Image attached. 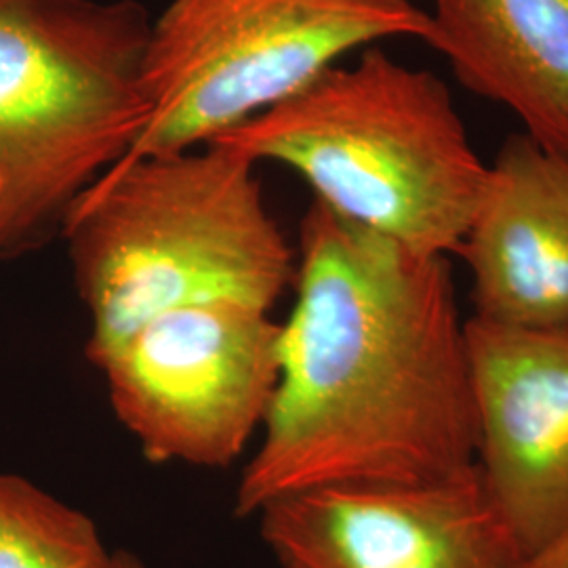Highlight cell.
I'll use <instances>...</instances> for the list:
<instances>
[{
  "mask_svg": "<svg viewBox=\"0 0 568 568\" xmlns=\"http://www.w3.org/2000/svg\"><path fill=\"white\" fill-rule=\"evenodd\" d=\"M293 286L239 516L314 488L424 485L476 466L466 321L447 257L312 201Z\"/></svg>",
  "mask_w": 568,
  "mask_h": 568,
  "instance_id": "1",
  "label": "cell"
},
{
  "mask_svg": "<svg viewBox=\"0 0 568 568\" xmlns=\"http://www.w3.org/2000/svg\"><path fill=\"white\" fill-rule=\"evenodd\" d=\"M255 166L222 143L142 156L110 166L70 204L60 227L93 365L169 310L272 312L295 278V253Z\"/></svg>",
  "mask_w": 568,
  "mask_h": 568,
  "instance_id": "2",
  "label": "cell"
},
{
  "mask_svg": "<svg viewBox=\"0 0 568 568\" xmlns=\"http://www.w3.org/2000/svg\"><path fill=\"white\" fill-rule=\"evenodd\" d=\"M213 143L284 164L345 222L438 257L459 253L488 175L447 84L377 44Z\"/></svg>",
  "mask_w": 568,
  "mask_h": 568,
  "instance_id": "3",
  "label": "cell"
},
{
  "mask_svg": "<svg viewBox=\"0 0 568 568\" xmlns=\"http://www.w3.org/2000/svg\"><path fill=\"white\" fill-rule=\"evenodd\" d=\"M138 0H0V257L39 244L142 135Z\"/></svg>",
  "mask_w": 568,
  "mask_h": 568,
  "instance_id": "4",
  "label": "cell"
},
{
  "mask_svg": "<svg viewBox=\"0 0 568 568\" xmlns=\"http://www.w3.org/2000/svg\"><path fill=\"white\" fill-rule=\"evenodd\" d=\"M400 37L434 42L413 0H171L143 60L150 119L121 161L217 142L347 53Z\"/></svg>",
  "mask_w": 568,
  "mask_h": 568,
  "instance_id": "5",
  "label": "cell"
},
{
  "mask_svg": "<svg viewBox=\"0 0 568 568\" xmlns=\"http://www.w3.org/2000/svg\"><path fill=\"white\" fill-rule=\"evenodd\" d=\"M95 366L148 462L225 467L264 427L281 375V323L234 302L178 307Z\"/></svg>",
  "mask_w": 568,
  "mask_h": 568,
  "instance_id": "6",
  "label": "cell"
},
{
  "mask_svg": "<svg viewBox=\"0 0 568 568\" xmlns=\"http://www.w3.org/2000/svg\"><path fill=\"white\" fill-rule=\"evenodd\" d=\"M283 568H525L476 466L406 487L286 495L257 514Z\"/></svg>",
  "mask_w": 568,
  "mask_h": 568,
  "instance_id": "7",
  "label": "cell"
},
{
  "mask_svg": "<svg viewBox=\"0 0 568 568\" xmlns=\"http://www.w3.org/2000/svg\"><path fill=\"white\" fill-rule=\"evenodd\" d=\"M476 469L525 558L568 532V331L466 321Z\"/></svg>",
  "mask_w": 568,
  "mask_h": 568,
  "instance_id": "8",
  "label": "cell"
},
{
  "mask_svg": "<svg viewBox=\"0 0 568 568\" xmlns=\"http://www.w3.org/2000/svg\"><path fill=\"white\" fill-rule=\"evenodd\" d=\"M478 318L527 331H568V159L511 135L459 246Z\"/></svg>",
  "mask_w": 568,
  "mask_h": 568,
  "instance_id": "9",
  "label": "cell"
},
{
  "mask_svg": "<svg viewBox=\"0 0 568 568\" xmlns=\"http://www.w3.org/2000/svg\"><path fill=\"white\" fill-rule=\"evenodd\" d=\"M429 16L459 82L568 159V0H434Z\"/></svg>",
  "mask_w": 568,
  "mask_h": 568,
  "instance_id": "10",
  "label": "cell"
},
{
  "mask_svg": "<svg viewBox=\"0 0 568 568\" xmlns=\"http://www.w3.org/2000/svg\"><path fill=\"white\" fill-rule=\"evenodd\" d=\"M0 568H114V551L81 509L0 471Z\"/></svg>",
  "mask_w": 568,
  "mask_h": 568,
  "instance_id": "11",
  "label": "cell"
},
{
  "mask_svg": "<svg viewBox=\"0 0 568 568\" xmlns=\"http://www.w3.org/2000/svg\"><path fill=\"white\" fill-rule=\"evenodd\" d=\"M525 568H568V532L539 554L530 556Z\"/></svg>",
  "mask_w": 568,
  "mask_h": 568,
  "instance_id": "12",
  "label": "cell"
},
{
  "mask_svg": "<svg viewBox=\"0 0 568 568\" xmlns=\"http://www.w3.org/2000/svg\"><path fill=\"white\" fill-rule=\"evenodd\" d=\"M114 568H145L142 560L129 551H114Z\"/></svg>",
  "mask_w": 568,
  "mask_h": 568,
  "instance_id": "13",
  "label": "cell"
}]
</instances>
